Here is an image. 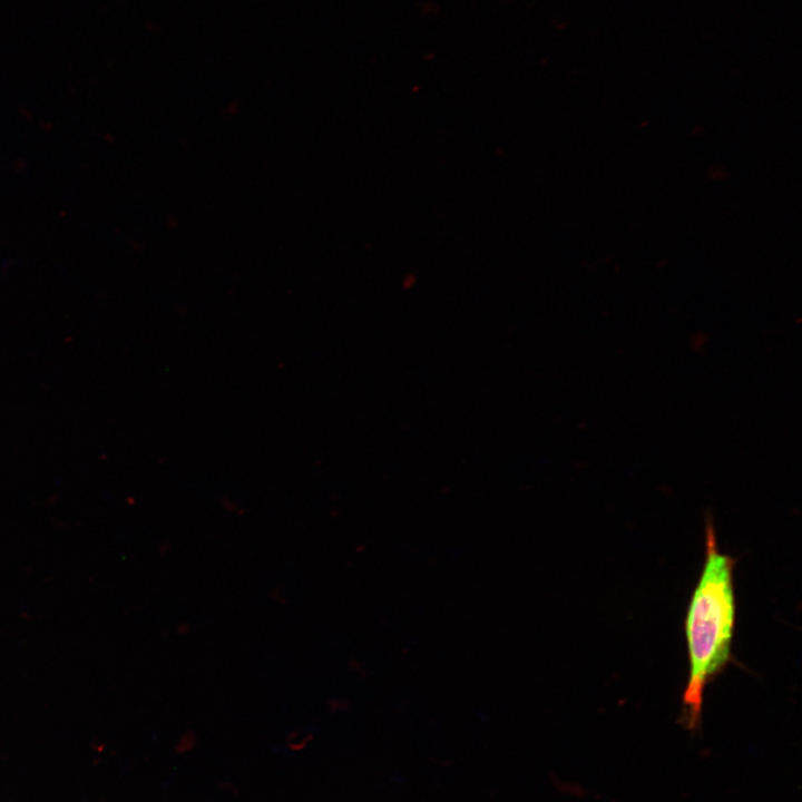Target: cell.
I'll list each match as a JSON object with an SVG mask.
<instances>
[{"mask_svg":"<svg viewBox=\"0 0 802 802\" xmlns=\"http://www.w3.org/2000/svg\"><path fill=\"white\" fill-rule=\"evenodd\" d=\"M735 559L721 551L711 517L705 522V559L692 593L685 636L688 678L682 696V722L696 731L706 686L731 663L736 619Z\"/></svg>","mask_w":802,"mask_h":802,"instance_id":"1","label":"cell"}]
</instances>
